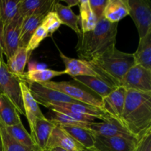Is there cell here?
Returning a JSON list of instances; mask_svg holds the SVG:
<instances>
[{
    "label": "cell",
    "mask_w": 151,
    "mask_h": 151,
    "mask_svg": "<svg viewBox=\"0 0 151 151\" xmlns=\"http://www.w3.org/2000/svg\"><path fill=\"white\" fill-rule=\"evenodd\" d=\"M56 0H21L18 13L22 19L38 13L53 11Z\"/></svg>",
    "instance_id": "ac0fdd59"
},
{
    "label": "cell",
    "mask_w": 151,
    "mask_h": 151,
    "mask_svg": "<svg viewBox=\"0 0 151 151\" xmlns=\"http://www.w3.org/2000/svg\"><path fill=\"white\" fill-rule=\"evenodd\" d=\"M133 55L135 65L151 71V32L139 38L138 48Z\"/></svg>",
    "instance_id": "603a6c76"
},
{
    "label": "cell",
    "mask_w": 151,
    "mask_h": 151,
    "mask_svg": "<svg viewBox=\"0 0 151 151\" xmlns=\"http://www.w3.org/2000/svg\"><path fill=\"white\" fill-rule=\"evenodd\" d=\"M55 126L54 122L46 117L35 119L32 129L30 131V135L35 145L40 150L45 149L49 137Z\"/></svg>",
    "instance_id": "e0dca14e"
},
{
    "label": "cell",
    "mask_w": 151,
    "mask_h": 151,
    "mask_svg": "<svg viewBox=\"0 0 151 151\" xmlns=\"http://www.w3.org/2000/svg\"><path fill=\"white\" fill-rule=\"evenodd\" d=\"M120 120L138 139L151 131V92L127 90Z\"/></svg>",
    "instance_id": "7a4b0ae2"
},
{
    "label": "cell",
    "mask_w": 151,
    "mask_h": 151,
    "mask_svg": "<svg viewBox=\"0 0 151 151\" xmlns=\"http://www.w3.org/2000/svg\"><path fill=\"white\" fill-rule=\"evenodd\" d=\"M130 13L139 38L151 32V7L149 0H128Z\"/></svg>",
    "instance_id": "8992f818"
},
{
    "label": "cell",
    "mask_w": 151,
    "mask_h": 151,
    "mask_svg": "<svg viewBox=\"0 0 151 151\" xmlns=\"http://www.w3.org/2000/svg\"><path fill=\"white\" fill-rule=\"evenodd\" d=\"M0 94L5 95L12 102L20 114L25 115L19 80L9 72L4 61H0Z\"/></svg>",
    "instance_id": "5b68a950"
},
{
    "label": "cell",
    "mask_w": 151,
    "mask_h": 151,
    "mask_svg": "<svg viewBox=\"0 0 151 151\" xmlns=\"http://www.w3.org/2000/svg\"><path fill=\"white\" fill-rule=\"evenodd\" d=\"M129 13L128 0H108L103 18L110 23L114 24L118 23Z\"/></svg>",
    "instance_id": "d6986e66"
},
{
    "label": "cell",
    "mask_w": 151,
    "mask_h": 151,
    "mask_svg": "<svg viewBox=\"0 0 151 151\" xmlns=\"http://www.w3.org/2000/svg\"><path fill=\"white\" fill-rule=\"evenodd\" d=\"M78 6L80 10L78 18L81 25V32H86L93 30L95 28L98 20L90 7L88 0H80Z\"/></svg>",
    "instance_id": "484cf974"
},
{
    "label": "cell",
    "mask_w": 151,
    "mask_h": 151,
    "mask_svg": "<svg viewBox=\"0 0 151 151\" xmlns=\"http://www.w3.org/2000/svg\"><path fill=\"white\" fill-rule=\"evenodd\" d=\"M40 84L49 88L60 91L70 98L73 99L74 100H76L80 103L103 109L101 99L74 83L66 82V81L55 82V81H50L45 83H41Z\"/></svg>",
    "instance_id": "277c9868"
},
{
    "label": "cell",
    "mask_w": 151,
    "mask_h": 151,
    "mask_svg": "<svg viewBox=\"0 0 151 151\" xmlns=\"http://www.w3.org/2000/svg\"><path fill=\"white\" fill-rule=\"evenodd\" d=\"M61 148L67 151H82L84 147L66 134L58 125L53 128L45 149Z\"/></svg>",
    "instance_id": "7c38bea8"
},
{
    "label": "cell",
    "mask_w": 151,
    "mask_h": 151,
    "mask_svg": "<svg viewBox=\"0 0 151 151\" xmlns=\"http://www.w3.org/2000/svg\"><path fill=\"white\" fill-rule=\"evenodd\" d=\"M88 130L94 136L100 137H121L127 138H137L133 135L120 119L109 115L103 121L91 122L88 125ZM138 139V138H137Z\"/></svg>",
    "instance_id": "ba28073f"
},
{
    "label": "cell",
    "mask_w": 151,
    "mask_h": 151,
    "mask_svg": "<svg viewBox=\"0 0 151 151\" xmlns=\"http://www.w3.org/2000/svg\"><path fill=\"white\" fill-rule=\"evenodd\" d=\"M63 1L67 4V7H72L74 6H78L80 3V0H63Z\"/></svg>",
    "instance_id": "f35d334b"
},
{
    "label": "cell",
    "mask_w": 151,
    "mask_h": 151,
    "mask_svg": "<svg viewBox=\"0 0 151 151\" xmlns=\"http://www.w3.org/2000/svg\"><path fill=\"white\" fill-rule=\"evenodd\" d=\"M47 13H38L23 19L20 36H19V47L26 48L29 40L35 29L41 24L43 19Z\"/></svg>",
    "instance_id": "ffe728a7"
},
{
    "label": "cell",
    "mask_w": 151,
    "mask_h": 151,
    "mask_svg": "<svg viewBox=\"0 0 151 151\" xmlns=\"http://www.w3.org/2000/svg\"><path fill=\"white\" fill-rule=\"evenodd\" d=\"M49 36V34L47 32V31L46 30L45 28L42 26V25H40L35 31L34 32V33L32 34V36L30 37L29 40V42H28L27 45L26 49L27 51L28 52L29 55H31L32 52L33 50H35V49L38 48L39 47L40 44L41 43V41L44 39H45L47 37Z\"/></svg>",
    "instance_id": "d6a6232c"
},
{
    "label": "cell",
    "mask_w": 151,
    "mask_h": 151,
    "mask_svg": "<svg viewBox=\"0 0 151 151\" xmlns=\"http://www.w3.org/2000/svg\"><path fill=\"white\" fill-rule=\"evenodd\" d=\"M53 11H55L60 21L62 24H64L70 27L77 34L81 32L78 24H79V18L77 16L70 7L60 4L59 1L55 4Z\"/></svg>",
    "instance_id": "d4e9b609"
},
{
    "label": "cell",
    "mask_w": 151,
    "mask_h": 151,
    "mask_svg": "<svg viewBox=\"0 0 151 151\" xmlns=\"http://www.w3.org/2000/svg\"><path fill=\"white\" fill-rule=\"evenodd\" d=\"M61 24V22L59 20L58 17L55 11L49 12L41 22V25L47 31L49 36L52 35L55 31H57Z\"/></svg>",
    "instance_id": "836d02e7"
},
{
    "label": "cell",
    "mask_w": 151,
    "mask_h": 151,
    "mask_svg": "<svg viewBox=\"0 0 151 151\" xmlns=\"http://www.w3.org/2000/svg\"><path fill=\"white\" fill-rule=\"evenodd\" d=\"M5 128L8 134L19 144L29 148H38L34 144L30 134L27 131L22 122L12 126H5Z\"/></svg>",
    "instance_id": "f1b7e54d"
},
{
    "label": "cell",
    "mask_w": 151,
    "mask_h": 151,
    "mask_svg": "<svg viewBox=\"0 0 151 151\" xmlns=\"http://www.w3.org/2000/svg\"><path fill=\"white\" fill-rule=\"evenodd\" d=\"M39 151H55L54 150H50V149H44V150H39Z\"/></svg>",
    "instance_id": "7bdbcfd3"
},
{
    "label": "cell",
    "mask_w": 151,
    "mask_h": 151,
    "mask_svg": "<svg viewBox=\"0 0 151 151\" xmlns=\"http://www.w3.org/2000/svg\"><path fill=\"white\" fill-rule=\"evenodd\" d=\"M134 151H151V131L139 139Z\"/></svg>",
    "instance_id": "d590c367"
},
{
    "label": "cell",
    "mask_w": 151,
    "mask_h": 151,
    "mask_svg": "<svg viewBox=\"0 0 151 151\" xmlns=\"http://www.w3.org/2000/svg\"><path fill=\"white\" fill-rule=\"evenodd\" d=\"M30 55L27 51L26 48L19 47L14 54L7 58L6 65L9 72L19 78L24 73V69L29 58Z\"/></svg>",
    "instance_id": "7402d4cb"
},
{
    "label": "cell",
    "mask_w": 151,
    "mask_h": 151,
    "mask_svg": "<svg viewBox=\"0 0 151 151\" xmlns=\"http://www.w3.org/2000/svg\"><path fill=\"white\" fill-rule=\"evenodd\" d=\"M63 75H65L64 71H55L47 68L39 70L27 71V72H24L22 77L19 78V79L41 83L50 81L52 78Z\"/></svg>",
    "instance_id": "83f0119b"
},
{
    "label": "cell",
    "mask_w": 151,
    "mask_h": 151,
    "mask_svg": "<svg viewBox=\"0 0 151 151\" xmlns=\"http://www.w3.org/2000/svg\"><path fill=\"white\" fill-rule=\"evenodd\" d=\"M73 79L94 91L97 96L100 97V99L104 98L116 88L102 81L100 78H94V77L79 76L73 78Z\"/></svg>",
    "instance_id": "cb8c5ba5"
},
{
    "label": "cell",
    "mask_w": 151,
    "mask_h": 151,
    "mask_svg": "<svg viewBox=\"0 0 151 151\" xmlns=\"http://www.w3.org/2000/svg\"><path fill=\"white\" fill-rule=\"evenodd\" d=\"M21 0H0V22L3 27L10 23L18 14Z\"/></svg>",
    "instance_id": "f546056e"
},
{
    "label": "cell",
    "mask_w": 151,
    "mask_h": 151,
    "mask_svg": "<svg viewBox=\"0 0 151 151\" xmlns=\"http://www.w3.org/2000/svg\"><path fill=\"white\" fill-rule=\"evenodd\" d=\"M19 79V78H18ZM22 80V79H21ZM23 81V80H22ZM27 84L35 101L42 106L56 103H80L63 93L49 88L38 83L24 81Z\"/></svg>",
    "instance_id": "9c48e42d"
},
{
    "label": "cell",
    "mask_w": 151,
    "mask_h": 151,
    "mask_svg": "<svg viewBox=\"0 0 151 151\" xmlns=\"http://www.w3.org/2000/svg\"><path fill=\"white\" fill-rule=\"evenodd\" d=\"M60 52V57L65 65L64 73L70 75L72 78L79 76H89L98 78L95 71L90 66L88 61L69 58Z\"/></svg>",
    "instance_id": "2e32d148"
},
{
    "label": "cell",
    "mask_w": 151,
    "mask_h": 151,
    "mask_svg": "<svg viewBox=\"0 0 151 151\" xmlns=\"http://www.w3.org/2000/svg\"><path fill=\"white\" fill-rule=\"evenodd\" d=\"M44 107L49 109H60L71 112H75V113L92 116L97 118V119H100L101 121L104 120L109 115L100 108L94 107V106L84 104L82 103H56L46 105Z\"/></svg>",
    "instance_id": "9a60e30c"
},
{
    "label": "cell",
    "mask_w": 151,
    "mask_h": 151,
    "mask_svg": "<svg viewBox=\"0 0 151 151\" xmlns=\"http://www.w3.org/2000/svg\"><path fill=\"white\" fill-rule=\"evenodd\" d=\"M99 78L114 88L119 86L121 80L135 65L133 53L120 51L115 47L88 61Z\"/></svg>",
    "instance_id": "3957f363"
},
{
    "label": "cell",
    "mask_w": 151,
    "mask_h": 151,
    "mask_svg": "<svg viewBox=\"0 0 151 151\" xmlns=\"http://www.w3.org/2000/svg\"><path fill=\"white\" fill-rule=\"evenodd\" d=\"M23 19L18 14L7 26L3 27L2 49L3 54L9 58L19 48V36Z\"/></svg>",
    "instance_id": "8fae6325"
},
{
    "label": "cell",
    "mask_w": 151,
    "mask_h": 151,
    "mask_svg": "<svg viewBox=\"0 0 151 151\" xmlns=\"http://www.w3.org/2000/svg\"><path fill=\"white\" fill-rule=\"evenodd\" d=\"M82 151H97V150H96L94 147H91V148H83V150Z\"/></svg>",
    "instance_id": "ab89813d"
},
{
    "label": "cell",
    "mask_w": 151,
    "mask_h": 151,
    "mask_svg": "<svg viewBox=\"0 0 151 151\" xmlns=\"http://www.w3.org/2000/svg\"><path fill=\"white\" fill-rule=\"evenodd\" d=\"M0 151H4L3 150L2 142H1V136H0Z\"/></svg>",
    "instance_id": "60d3db41"
},
{
    "label": "cell",
    "mask_w": 151,
    "mask_h": 151,
    "mask_svg": "<svg viewBox=\"0 0 151 151\" xmlns=\"http://www.w3.org/2000/svg\"><path fill=\"white\" fill-rule=\"evenodd\" d=\"M94 137V148L97 151H134L138 139L116 137Z\"/></svg>",
    "instance_id": "30bf717a"
},
{
    "label": "cell",
    "mask_w": 151,
    "mask_h": 151,
    "mask_svg": "<svg viewBox=\"0 0 151 151\" xmlns=\"http://www.w3.org/2000/svg\"><path fill=\"white\" fill-rule=\"evenodd\" d=\"M2 31L3 25L0 22V61H4L3 58V49H2Z\"/></svg>",
    "instance_id": "74e56055"
},
{
    "label": "cell",
    "mask_w": 151,
    "mask_h": 151,
    "mask_svg": "<svg viewBox=\"0 0 151 151\" xmlns=\"http://www.w3.org/2000/svg\"><path fill=\"white\" fill-rule=\"evenodd\" d=\"M50 111L52 113V118L50 119V120L52 122H54L55 125L78 126L86 128V129H88V125H90V123H91V122H90V123H86V122H78V121L72 119L70 116H67V115L61 113V112H59L54 110Z\"/></svg>",
    "instance_id": "1f68e13d"
},
{
    "label": "cell",
    "mask_w": 151,
    "mask_h": 151,
    "mask_svg": "<svg viewBox=\"0 0 151 151\" xmlns=\"http://www.w3.org/2000/svg\"><path fill=\"white\" fill-rule=\"evenodd\" d=\"M0 121L4 126H12L22 122L20 114L14 105L2 94H0Z\"/></svg>",
    "instance_id": "44dd1931"
},
{
    "label": "cell",
    "mask_w": 151,
    "mask_h": 151,
    "mask_svg": "<svg viewBox=\"0 0 151 151\" xmlns=\"http://www.w3.org/2000/svg\"><path fill=\"white\" fill-rule=\"evenodd\" d=\"M19 80L24 114L27 119L31 131L32 129L35 119L37 118H45V116L41 112L38 103L35 101L34 97H32L27 86V84L22 80Z\"/></svg>",
    "instance_id": "5bb4252c"
},
{
    "label": "cell",
    "mask_w": 151,
    "mask_h": 151,
    "mask_svg": "<svg viewBox=\"0 0 151 151\" xmlns=\"http://www.w3.org/2000/svg\"><path fill=\"white\" fill-rule=\"evenodd\" d=\"M62 129L69 134L77 142L84 148H91L94 147V137L88 129L78 126L60 125Z\"/></svg>",
    "instance_id": "4316f807"
},
{
    "label": "cell",
    "mask_w": 151,
    "mask_h": 151,
    "mask_svg": "<svg viewBox=\"0 0 151 151\" xmlns=\"http://www.w3.org/2000/svg\"><path fill=\"white\" fill-rule=\"evenodd\" d=\"M119 86L127 90L151 92V71L139 65H134L124 75Z\"/></svg>",
    "instance_id": "52a82bcc"
},
{
    "label": "cell",
    "mask_w": 151,
    "mask_h": 151,
    "mask_svg": "<svg viewBox=\"0 0 151 151\" xmlns=\"http://www.w3.org/2000/svg\"><path fill=\"white\" fill-rule=\"evenodd\" d=\"M108 0H88L90 7L95 15L97 20L103 18V12Z\"/></svg>",
    "instance_id": "e575fe53"
},
{
    "label": "cell",
    "mask_w": 151,
    "mask_h": 151,
    "mask_svg": "<svg viewBox=\"0 0 151 151\" xmlns=\"http://www.w3.org/2000/svg\"><path fill=\"white\" fill-rule=\"evenodd\" d=\"M117 27L118 23H110L102 18L97 21L93 30L78 34L75 47L78 58L81 60L90 61L115 47Z\"/></svg>",
    "instance_id": "6da1fadb"
},
{
    "label": "cell",
    "mask_w": 151,
    "mask_h": 151,
    "mask_svg": "<svg viewBox=\"0 0 151 151\" xmlns=\"http://www.w3.org/2000/svg\"><path fill=\"white\" fill-rule=\"evenodd\" d=\"M126 93L127 89L124 87H116L109 95L101 99L103 110L111 116L120 119L125 105Z\"/></svg>",
    "instance_id": "4fadbf2b"
},
{
    "label": "cell",
    "mask_w": 151,
    "mask_h": 151,
    "mask_svg": "<svg viewBox=\"0 0 151 151\" xmlns=\"http://www.w3.org/2000/svg\"><path fill=\"white\" fill-rule=\"evenodd\" d=\"M47 69L46 64H44V63H36V62L35 61H32L30 62V63H28V71L39 70V69Z\"/></svg>",
    "instance_id": "8d00e7d4"
},
{
    "label": "cell",
    "mask_w": 151,
    "mask_h": 151,
    "mask_svg": "<svg viewBox=\"0 0 151 151\" xmlns=\"http://www.w3.org/2000/svg\"><path fill=\"white\" fill-rule=\"evenodd\" d=\"M52 150H54L55 151H67V150H63V149H61V148H58V147H57V148L52 149Z\"/></svg>",
    "instance_id": "b9f144b4"
},
{
    "label": "cell",
    "mask_w": 151,
    "mask_h": 151,
    "mask_svg": "<svg viewBox=\"0 0 151 151\" xmlns=\"http://www.w3.org/2000/svg\"><path fill=\"white\" fill-rule=\"evenodd\" d=\"M0 136L4 151H39L38 148H29L16 142L6 130L4 124L0 121Z\"/></svg>",
    "instance_id": "4dcf8cb0"
}]
</instances>
